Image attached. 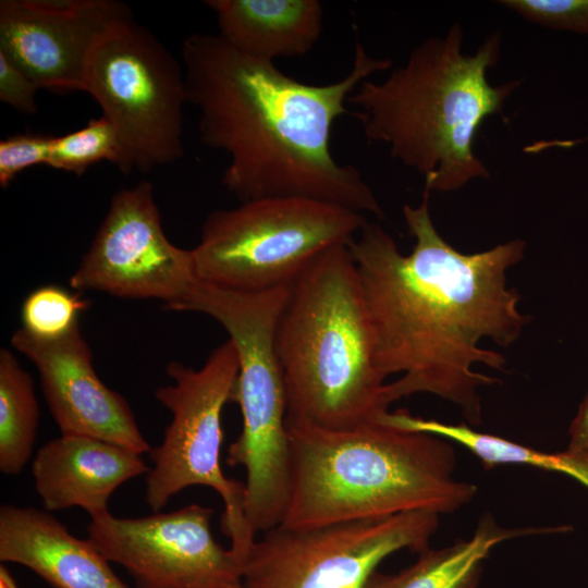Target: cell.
Returning <instances> with one entry per match:
<instances>
[{
  "label": "cell",
  "mask_w": 588,
  "mask_h": 588,
  "mask_svg": "<svg viewBox=\"0 0 588 588\" xmlns=\"http://www.w3.org/2000/svg\"><path fill=\"white\" fill-rule=\"evenodd\" d=\"M274 348L287 418L348 430L388 412L373 329L348 245L315 257L291 283Z\"/></svg>",
  "instance_id": "obj_5"
},
{
  "label": "cell",
  "mask_w": 588,
  "mask_h": 588,
  "mask_svg": "<svg viewBox=\"0 0 588 588\" xmlns=\"http://www.w3.org/2000/svg\"><path fill=\"white\" fill-rule=\"evenodd\" d=\"M187 102L199 112V137L229 157L223 186L241 203L299 197L383 218L360 171L332 156L331 131L362 82L387 71L357 41L351 71L313 85L248 56L218 34L194 33L182 44Z\"/></svg>",
  "instance_id": "obj_2"
},
{
  "label": "cell",
  "mask_w": 588,
  "mask_h": 588,
  "mask_svg": "<svg viewBox=\"0 0 588 588\" xmlns=\"http://www.w3.org/2000/svg\"><path fill=\"white\" fill-rule=\"evenodd\" d=\"M230 588H244V586L242 584V580H240L236 584H234L233 586H231Z\"/></svg>",
  "instance_id": "obj_27"
},
{
  "label": "cell",
  "mask_w": 588,
  "mask_h": 588,
  "mask_svg": "<svg viewBox=\"0 0 588 588\" xmlns=\"http://www.w3.org/2000/svg\"><path fill=\"white\" fill-rule=\"evenodd\" d=\"M568 434V445L563 452L576 465L579 481L588 487V394L571 422Z\"/></svg>",
  "instance_id": "obj_25"
},
{
  "label": "cell",
  "mask_w": 588,
  "mask_h": 588,
  "mask_svg": "<svg viewBox=\"0 0 588 588\" xmlns=\"http://www.w3.org/2000/svg\"><path fill=\"white\" fill-rule=\"evenodd\" d=\"M429 194L425 191L417 207L403 208L415 240L411 254H402L393 237L368 220L348 248L373 329L377 367L384 379L401 373L384 387L387 404L429 393L456 405L477 426L478 390L498 379L475 366L500 371L506 366L505 357L481 341L507 347L529 320L518 309V292L507 286V271L523 260L526 242L461 253L434 226Z\"/></svg>",
  "instance_id": "obj_1"
},
{
  "label": "cell",
  "mask_w": 588,
  "mask_h": 588,
  "mask_svg": "<svg viewBox=\"0 0 588 588\" xmlns=\"http://www.w3.org/2000/svg\"><path fill=\"white\" fill-rule=\"evenodd\" d=\"M457 23L444 36L416 46L406 62L381 82L365 79L350 96L365 137L418 172L426 192L457 191L489 171L474 150L482 123L502 112L520 85L490 84L488 71L501 53L493 33L474 53L463 50Z\"/></svg>",
  "instance_id": "obj_3"
},
{
  "label": "cell",
  "mask_w": 588,
  "mask_h": 588,
  "mask_svg": "<svg viewBox=\"0 0 588 588\" xmlns=\"http://www.w3.org/2000/svg\"><path fill=\"white\" fill-rule=\"evenodd\" d=\"M132 19L118 0H1L0 53L39 88L85 91L94 50Z\"/></svg>",
  "instance_id": "obj_13"
},
{
  "label": "cell",
  "mask_w": 588,
  "mask_h": 588,
  "mask_svg": "<svg viewBox=\"0 0 588 588\" xmlns=\"http://www.w3.org/2000/svg\"><path fill=\"white\" fill-rule=\"evenodd\" d=\"M500 3L540 26L588 35V0H503Z\"/></svg>",
  "instance_id": "obj_22"
},
{
  "label": "cell",
  "mask_w": 588,
  "mask_h": 588,
  "mask_svg": "<svg viewBox=\"0 0 588 588\" xmlns=\"http://www.w3.org/2000/svg\"><path fill=\"white\" fill-rule=\"evenodd\" d=\"M53 136L39 133H19L0 140V185L7 188L24 170L48 166Z\"/></svg>",
  "instance_id": "obj_23"
},
{
  "label": "cell",
  "mask_w": 588,
  "mask_h": 588,
  "mask_svg": "<svg viewBox=\"0 0 588 588\" xmlns=\"http://www.w3.org/2000/svg\"><path fill=\"white\" fill-rule=\"evenodd\" d=\"M89 306L87 299L58 285L32 291L21 308L22 328L40 339H57L78 324V316Z\"/></svg>",
  "instance_id": "obj_21"
},
{
  "label": "cell",
  "mask_w": 588,
  "mask_h": 588,
  "mask_svg": "<svg viewBox=\"0 0 588 588\" xmlns=\"http://www.w3.org/2000/svg\"><path fill=\"white\" fill-rule=\"evenodd\" d=\"M218 35L235 49L273 62L307 54L322 33L318 0H206Z\"/></svg>",
  "instance_id": "obj_17"
},
{
  "label": "cell",
  "mask_w": 588,
  "mask_h": 588,
  "mask_svg": "<svg viewBox=\"0 0 588 588\" xmlns=\"http://www.w3.org/2000/svg\"><path fill=\"white\" fill-rule=\"evenodd\" d=\"M212 509L189 504L137 518H90L88 540L121 565L137 588H230L241 579L235 553L210 530Z\"/></svg>",
  "instance_id": "obj_12"
},
{
  "label": "cell",
  "mask_w": 588,
  "mask_h": 588,
  "mask_svg": "<svg viewBox=\"0 0 588 588\" xmlns=\"http://www.w3.org/2000/svg\"><path fill=\"white\" fill-rule=\"evenodd\" d=\"M85 93L118 133L122 173H146L183 157L184 68L134 19L113 28L94 50Z\"/></svg>",
  "instance_id": "obj_9"
},
{
  "label": "cell",
  "mask_w": 588,
  "mask_h": 588,
  "mask_svg": "<svg viewBox=\"0 0 588 588\" xmlns=\"http://www.w3.org/2000/svg\"><path fill=\"white\" fill-rule=\"evenodd\" d=\"M103 160L119 169L122 150L114 126L101 115L90 119L79 130L53 136L48 166L82 175L90 166Z\"/></svg>",
  "instance_id": "obj_20"
},
{
  "label": "cell",
  "mask_w": 588,
  "mask_h": 588,
  "mask_svg": "<svg viewBox=\"0 0 588 588\" xmlns=\"http://www.w3.org/2000/svg\"><path fill=\"white\" fill-rule=\"evenodd\" d=\"M0 588H19L15 580L3 565L0 567Z\"/></svg>",
  "instance_id": "obj_26"
},
{
  "label": "cell",
  "mask_w": 588,
  "mask_h": 588,
  "mask_svg": "<svg viewBox=\"0 0 588 588\" xmlns=\"http://www.w3.org/2000/svg\"><path fill=\"white\" fill-rule=\"evenodd\" d=\"M166 371L173 382L158 388L155 396L171 412L172 419L160 445L150 450L146 503L156 513L186 488L213 489L224 504L222 531L242 562L256 540L245 517V483L225 477L220 465L221 414L236 385V350L228 340L212 351L201 368L171 362Z\"/></svg>",
  "instance_id": "obj_8"
},
{
  "label": "cell",
  "mask_w": 588,
  "mask_h": 588,
  "mask_svg": "<svg viewBox=\"0 0 588 588\" xmlns=\"http://www.w3.org/2000/svg\"><path fill=\"white\" fill-rule=\"evenodd\" d=\"M11 343L35 365L61 434L105 440L139 455L150 452L127 401L97 376L79 324L49 340L20 328Z\"/></svg>",
  "instance_id": "obj_14"
},
{
  "label": "cell",
  "mask_w": 588,
  "mask_h": 588,
  "mask_svg": "<svg viewBox=\"0 0 588 588\" xmlns=\"http://www.w3.org/2000/svg\"><path fill=\"white\" fill-rule=\"evenodd\" d=\"M383 416L348 430L286 417L291 491L281 526L417 511L448 514L475 498L477 486L454 477L456 457L449 440L394 426Z\"/></svg>",
  "instance_id": "obj_4"
},
{
  "label": "cell",
  "mask_w": 588,
  "mask_h": 588,
  "mask_svg": "<svg viewBox=\"0 0 588 588\" xmlns=\"http://www.w3.org/2000/svg\"><path fill=\"white\" fill-rule=\"evenodd\" d=\"M439 515L407 512L315 527L277 526L242 561L244 588H366L390 554L429 547Z\"/></svg>",
  "instance_id": "obj_10"
},
{
  "label": "cell",
  "mask_w": 588,
  "mask_h": 588,
  "mask_svg": "<svg viewBox=\"0 0 588 588\" xmlns=\"http://www.w3.org/2000/svg\"><path fill=\"white\" fill-rule=\"evenodd\" d=\"M0 561L29 568L53 588H128L88 539L35 507H0Z\"/></svg>",
  "instance_id": "obj_16"
},
{
  "label": "cell",
  "mask_w": 588,
  "mask_h": 588,
  "mask_svg": "<svg viewBox=\"0 0 588 588\" xmlns=\"http://www.w3.org/2000/svg\"><path fill=\"white\" fill-rule=\"evenodd\" d=\"M39 407L30 375L8 348L0 351V470L20 474L33 454Z\"/></svg>",
  "instance_id": "obj_19"
},
{
  "label": "cell",
  "mask_w": 588,
  "mask_h": 588,
  "mask_svg": "<svg viewBox=\"0 0 588 588\" xmlns=\"http://www.w3.org/2000/svg\"><path fill=\"white\" fill-rule=\"evenodd\" d=\"M367 221L352 209L299 197H266L206 217L192 248L199 281L233 291L290 285L326 249L348 245Z\"/></svg>",
  "instance_id": "obj_7"
},
{
  "label": "cell",
  "mask_w": 588,
  "mask_h": 588,
  "mask_svg": "<svg viewBox=\"0 0 588 588\" xmlns=\"http://www.w3.org/2000/svg\"><path fill=\"white\" fill-rule=\"evenodd\" d=\"M558 528H503L485 514L467 540L418 552L417 561L395 574L375 572L366 588H477L483 563L502 541L523 536L549 534Z\"/></svg>",
  "instance_id": "obj_18"
},
{
  "label": "cell",
  "mask_w": 588,
  "mask_h": 588,
  "mask_svg": "<svg viewBox=\"0 0 588 588\" xmlns=\"http://www.w3.org/2000/svg\"><path fill=\"white\" fill-rule=\"evenodd\" d=\"M290 285L242 292L197 280L170 309L215 319L236 350L238 375L232 401L240 405L242 430L225 462L245 469L244 511L255 535L279 526L290 500L287 397L274 348L275 326Z\"/></svg>",
  "instance_id": "obj_6"
},
{
  "label": "cell",
  "mask_w": 588,
  "mask_h": 588,
  "mask_svg": "<svg viewBox=\"0 0 588 588\" xmlns=\"http://www.w3.org/2000/svg\"><path fill=\"white\" fill-rule=\"evenodd\" d=\"M148 471L139 454L84 436L61 434L46 442L32 463L35 489L45 511L77 506L90 518L109 513L112 493Z\"/></svg>",
  "instance_id": "obj_15"
},
{
  "label": "cell",
  "mask_w": 588,
  "mask_h": 588,
  "mask_svg": "<svg viewBox=\"0 0 588 588\" xmlns=\"http://www.w3.org/2000/svg\"><path fill=\"white\" fill-rule=\"evenodd\" d=\"M39 87L19 66L0 53V100L25 113L38 112L36 93Z\"/></svg>",
  "instance_id": "obj_24"
},
{
  "label": "cell",
  "mask_w": 588,
  "mask_h": 588,
  "mask_svg": "<svg viewBox=\"0 0 588 588\" xmlns=\"http://www.w3.org/2000/svg\"><path fill=\"white\" fill-rule=\"evenodd\" d=\"M197 280L192 249L169 241L154 185L140 181L112 197L70 285L123 298H156L170 309Z\"/></svg>",
  "instance_id": "obj_11"
}]
</instances>
